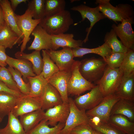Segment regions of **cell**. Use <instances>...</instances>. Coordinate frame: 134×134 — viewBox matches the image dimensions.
I'll return each instance as SVG.
<instances>
[{"mask_svg": "<svg viewBox=\"0 0 134 134\" xmlns=\"http://www.w3.org/2000/svg\"><path fill=\"white\" fill-rule=\"evenodd\" d=\"M22 41L5 22L0 28V45L5 49H11L17 44L22 43Z\"/></svg>", "mask_w": 134, "mask_h": 134, "instance_id": "24", "label": "cell"}, {"mask_svg": "<svg viewBox=\"0 0 134 134\" xmlns=\"http://www.w3.org/2000/svg\"><path fill=\"white\" fill-rule=\"evenodd\" d=\"M71 75V71H59L48 80V82L60 93L63 103H68V85Z\"/></svg>", "mask_w": 134, "mask_h": 134, "instance_id": "15", "label": "cell"}, {"mask_svg": "<svg viewBox=\"0 0 134 134\" xmlns=\"http://www.w3.org/2000/svg\"><path fill=\"white\" fill-rule=\"evenodd\" d=\"M70 111L65 125L60 131V134H70L75 127L83 124H89V117L86 111L79 109L75 104L71 98H68Z\"/></svg>", "mask_w": 134, "mask_h": 134, "instance_id": "7", "label": "cell"}, {"mask_svg": "<svg viewBox=\"0 0 134 134\" xmlns=\"http://www.w3.org/2000/svg\"><path fill=\"white\" fill-rule=\"evenodd\" d=\"M27 79L30 85L29 95L40 99L48 80L45 78L41 74L34 76L28 77Z\"/></svg>", "mask_w": 134, "mask_h": 134, "instance_id": "27", "label": "cell"}, {"mask_svg": "<svg viewBox=\"0 0 134 134\" xmlns=\"http://www.w3.org/2000/svg\"><path fill=\"white\" fill-rule=\"evenodd\" d=\"M108 123L124 134H134V122L124 116L119 114L111 115Z\"/></svg>", "mask_w": 134, "mask_h": 134, "instance_id": "25", "label": "cell"}, {"mask_svg": "<svg viewBox=\"0 0 134 134\" xmlns=\"http://www.w3.org/2000/svg\"><path fill=\"white\" fill-rule=\"evenodd\" d=\"M1 67L0 66V68H1Z\"/></svg>", "mask_w": 134, "mask_h": 134, "instance_id": "49", "label": "cell"}, {"mask_svg": "<svg viewBox=\"0 0 134 134\" xmlns=\"http://www.w3.org/2000/svg\"><path fill=\"white\" fill-rule=\"evenodd\" d=\"M72 49L74 57H82L86 54L93 53L100 55L104 59L110 55L112 52L111 49L105 42L101 45L96 48H89L78 47Z\"/></svg>", "mask_w": 134, "mask_h": 134, "instance_id": "28", "label": "cell"}, {"mask_svg": "<svg viewBox=\"0 0 134 134\" xmlns=\"http://www.w3.org/2000/svg\"><path fill=\"white\" fill-rule=\"evenodd\" d=\"M73 23L70 12L65 10L54 15L44 17L38 25L52 35L64 33Z\"/></svg>", "mask_w": 134, "mask_h": 134, "instance_id": "1", "label": "cell"}, {"mask_svg": "<svg viewBox=\"0 0 134 134\" xmlns=\"http://www.w3.org/2000/svg\"><path fill=\"white\" fill-rule=\"evenodd\" d=\"M114 94L120 99L134 101V73L123 75Z\"/></svg>", "mask_w": 134, "mask_h": 134, "instance_id": "19", "label": "cell"}, {"mask_svg": "<svg viewBox=\"0 0 134 134\" xmlns=\"http://www.w3.org/2000/svg\"><path fill=\"white\" fill-rule=\"evenodd\" d=\"M89 125L94 130L103 134H124L108 123H104L101 122L96 125Z\"/></svg>", "mask_w": 134, "mask_h": 134, "instance_id": "40", "label": "cell"}, {"mask_svg": "<svg viewBox=\"0 0 134 134\" xmlns=\"http://www.w3.org/2000/svg\"><path fill=\"white\" fill-rule=\"evenodd\" d=\"M42 55L43 66L41 74L45 78L48 80L54 74L59 71V70L46 50H42Z\"/></svg>", "mask_w": 134, "mask_h": 134, "instance_id": "33", "label": "cell"}, {"mask_svg": "<svg viewBox=\"0 0 134 134\" xmlns=\"http://www.w3.org/2000/svg\"><path fill=\"white\" fill-rule=\"evenodd\" d=\"M134 23V17L123 20L117 25L111 26L117 36L128 50H134V32L132 27Z\"/></svg>", "mask_w": 134, "mask_h": 134, "instance_id": "11", "label": "cell"}, {"mask_svg": "<svg viewBox=\"0 0 134 134\" xmlns=\"http://www.w3.org/2000/svg\"><path fill=\"white\" fill-rule=\"evenodd\" d=\"M6 63L9 67L19 71L21 74L24 81L26 80L28 77L36 75L33 71L31 64L27 60L15 59L8 55Z\"/></svg>", "mask_w": 134, "mask_h": 134, "instance_id": "22", "label": "cell"}, {"mask_svg": "<svg viewBox=\"0 0 134 134\" xmlns=\"http://www.w3.org/2000/svg\"><path fill=\"white\" fill-rule=\"evenodd\" d=\"M40 99L41 109L44 111L63 103L60 93L48 82L45 87Z\"/></svg>", "mask_w": 134, "mask_h": 134, "instance_id": "17", "label": "cell"}, {"mask_svg": "<svg viewBox=\"0 0 134 134\" xmlns=\"http://www.w3.org/2000/svg\"><path fill=\"white\" fill-rule=\"evenodd\" d=\"M119 68L124 75H128L134 73V50L129 49L125 53Z\"/></svg>", "mask_w": 134, "mask_h": 134, "instance_id": "36", "label": "cell"}, {"mask_svg": "<svg viewBox=\"0 0 134 134\" xmlns=\"http://www.w3.org/2000/svg\"><path fill=\"white\" fill-rule=\"evenodd\" d=\"M119 114L125 116L134 122V101L120 99L114 104L110 116Z\"/></svg>", "mask_w": 134, "mask_h": 134, "instance_id": "23", "label": "cell"}, {"mask_svg": "<svg viewBox=\"0 0 134 134\" xmlns=\"http://www.w3.org/2000/svg\"><path fill=\"white\" fill-rule=\"evenodd\" d=\"M0 81L10 89L20 92L11 74L5 67H1L0 69Z\"/></svg>", "mask_w": 134, "mask_h": 134, "instance_id": "38", "label": "cell"}, {"mask_svg": "<svg viewBox=\"0 0 134 134\" xmlns=\"http://www.w3.org/2000/svg\"><path fill=\"white\" fill-rule=\"evenodd\" d=\"M59 50H46L52 61L56 63L59 71H70L75 61L72 48L64 47Z\"/></svg>", "mask_w": 134, "mask_h": 134, "instance_id": "9", "label": "cell"}, {"mask_svg": "<svg viewBox=\"0 0 134 134\" xmlns=\"http://www.w3.org/2000/svg\"><path fill=\"white\" fill-rule=\"evenodd\" d=\"M104 41L111 49L112 52L125 53L128 50L121 42L118 39L116 34L112 29L106 33Z\"/></svg>", "mask_w": 134, "mask_h": 134, "instance_id": "32", "label": "cell"}, {"mask_svg": "<svg viewBox=\"0 0 134 134\" xmlns=\"http://www.w3.org/2000/svg\"><path fill=\"white\" fill-rule=\"evenodd\" d=\"M94 130L89 124L78 125L73 129L70 134H93Z\"/></svg>", "mask_w": 134, "mask_h": 134, "instance_id": "41", "label": "cell"}, {"mask_svg": "<svg viewBox=\"0 0 134 134\" xmlns=\"http://www.w3.org/2000/svg\"><path fill=\"white\" fill-rule=\"evenodd\" d=\"M68 103H63L46 110L45 112V119L48 125L54 127L59 123H65L69 113Z\"/></svg>", "mask_w": 134, "mask_h": 134, "instance_id": "16", "label": "cell"}, {"mask_svg": "<svg viewBox=\"0 0 134 134\" xmlns=\"http://www.w3.org/2000/svg\"><path fill=\"white\" fill-rule=\"evenodd\" d=\"M104 97L99 86L96 85L89 92L82 95L77 96L73 100L79 109L86 111L97 106Z\"/></svg>", "mask_w": 134, "mask_h": 134, "instance_id": "13", "label": "cell"}, {"mask_svg": "<svg viewBox=\"0 0 134 134\" xmlns=\"http://www.w3.org/2000/svg\"><path fill=\"white\" fill-rule=\"evenodd\" d=\"M123 75L119 68L107 67L102 77L96 83L104 97L114 94Z\"/></svg>", "mask_w": 134, "mask_h": 134, "instance_id": "4", "label": "cell"}, {"mask_svg": "<svg viewBox=\"0 0 134 134\" xmlns=\"http://www.w3.org/2000/svg\"><path fill=\"white\" fill-rule=\"evenodd\" d=\"M5 49L0 45V66L5 67L7 65L6 63L7 55L5 53Z\"/></svg>", "mask_w": 134, "mask_h": 134, "instance_id": "43", "label": "cell"}, {"mask_svg": "<svg viewBox=\"0 0 134 134\" xmlns=\"http://www.w3.org/2000/svg\"><path fill=\"white\" fill-rule=\"evenodd\" d=\"M7 68L11 74L20 92L23 94L29 95L30 92L29 82H25L21 73L16 69L9 66Z\"/></svg>", "mask_w": 134, "mask_h": 134, "instance_id": "37", "label": "cell"}, {"mask_svg": "<svg viewBox=\"0 0 134 134\" xmlns=\"http://www.w3.org/2000/svg\"><path fill=\"white\" fill-rule=\"evenodd\" d=\"M0 6L2 10L5 22L22 40L24 38L23 34L18 27L15 14L11 8L10 2L8 0H1Z\"/></svg>", "mask_w": 134, "mask_h": 134, "instance_id": "20", "label": "cell"}, {"mask_svg": "<svg viewBox=\"0 0 134 134\" xmlns=\"http://www.w3.org/2000/svg\"><path fill=\"white\" fill-rule=\"evenodd\" d=\"M93 134H103L98 131H95L94 130Z\"/></svg>", "mask_w": 134, "mask_h": 134, "instance_id": "46", "label": "cell"}, {"mask_svg": "<svg viewBox=\"0 0 134 134\" xmlns=\"http://www.w3.org/2000/svg\"><path fill=\"white\" fill-rule=\"evenodd\" d=\"M47 121L44 119L36 126L27 133V134H57L65 126V123H59L53 127L50 128L47 124Z\"/></svg>", "mask_w": 134, "mask_h": 134, "instance_id": "30", "label": "cell"}, {"mask_svg": "<svg viewBox=\"0 0 134 134\" xmlns=\"http://www.w3.org/2000/svg\"><path fill=\"white\" fill-rule=\"evenodd\" d=\"M66 5L64 0H45V17L53 16L64 10Z\"/></svg>", "mask_w": 134, "mask_h": 134, "instance_id": "34", "label": "cell"}, {"mask_svg": "<svg viewBox=\"0 0 134 134\" xmlns=\"http://www.w3.org/2000/svg\"><path fill=\"white\" fill-rule=\"evenodd\" d=\"M31 35L34 37V39L28 48L29 50H52L51 35L39 25H38L35 27Z\"/></svg>", "mask_w": 134, "mask_h": 134, "instance_id": "14", "label": "cell"}, {"mask_svg": "<svg viewBox=\"0 0 134 134\" xmlns=\"http://www.w3.org/2000/svg\"><path fill=\"white\" fill-rule=\"evenodd\" d=\"M125 53L112 52L109 56L103 59L108 67L112 68H119L120 67Z\"/></svg>", "mask_w": 134, "mask_h": 134, "instance_id": "39", "label": "cell"}, {"mask_svg": "<svg viewBox=\"0 0 134 134\" xmlns=\"http://www.w3.org/2000/svg\"><path fill=\"white\" fill-rule=\"evenodd\" d=\"M1 0H0V3H1Z\"/></svg>", "mask_w": 134, "mask_h": 134, "instance_id": "48", "label": "cell"}, {"mask_svg": "<svg viewBox=\"0 0 134 134\" xmlns=\"http://www.w3.org/2000/svg\"><path fill=\"white\" fill-rule=\"evenodd\" d=\"M0 91L8 93L18 97H20L22 94L20 92L10 89L3 82L0 81Z\"/></svg>", "mask_w": 134, "mask_h": 134, "instance_id": "42", "label": "cell"}, {"mask_svg": "<svg viewBox=\"0 0 134 134\" xmlns=\"http://www.w3.org/2000/svg\"><path fill=\"white\" fill-rule=\"evenodd\" d=\"M45 0L28 1V8L31 12L34 19L41 20L45 17Z\"/></svg>", "mask_w": 134, "mask_h": 134, "instance_id": "35", "label": "cell"}, {"mask_svg": "<svg viewBox=\"0 0 134 134\" xmlns=\"http://www.w3.org/2000/svg\"><path fill=\"white\" fill-rule=\"evenodd\" d=\"M2 121V120L0 118V123Z\"/></svg>", "mask_w": 134, "mask_h": 134, "instance_id": "47", "label": "cell"}, {"mask_svg": "<svg viewBox=\"0 0 134 134\" xmlns=\"http://www.w3.org/2000/svg\"><path fill=\"white\" fill-rule=\"evenodd\" d=\"M5 23L2 10L0 6V28Z\"/></svg>", "mask_w": 134, "mask_h": 134, "instance_id": "45", "label": "cell"}, {"mask_svg": "<svg viewBox=\"0 0 134 134\" xmlns=\"http://www.w3.org/2000/svg\"><path fill=\"white\" fill-rule=\"evenodd\" d=\"M15 17L18 27L24 35L20 47V51L23 52L31 39L30 36L32 32L39 24L40 20L33 19L32 14L28 8L23 14L20 15L15 14Z\"/></svg>", "mask_w": 134, "mask_h": 134, "instance_id": "6", "label": "cell"}, {"mask_svg": "<svg viewBox=\"0 0 134 134\" xmlns=\"http://www.w3.org/2000/svg\"><path fill=\"white\" fill-rule=\"evenodd\" d=\"M40 51L35 50L30 54H26L20 51L15 54L17 59L26 60L31 63L33 71L36 75L40 74L42 72L43 66Z\"/></svg>", "mask_w": 134, "mask_h": 134, "instance_id": "26", "label": "cell"}, {"mask_svg": "<svg viewBox=\"0 0 134 134\" xmlns=\"http://www.w3.org/2000/svg\"><path fill=\"white\" fill-rule=\"evenodd\" d=\"M18 97L6 92H0V118L2 120L11 112Z\"/></svg>", "mask_w": 134, "mask_h": 134, "instance_id": "29", "label": "cell"}, {"mask_svg": "<svg viewBox=\"0 0 134 134\" xmlns=\"http://www.w3.org/2000/svg\"><path fill=\"white\" fill-rule=\"evenodd\" d=\"M100 11L109 19L117 23L123 20L134 17V12L132 6L128 4H120L114 6L109 0H97Z\"/></svg>", "mask_w": 134, "mask_h": 134, "instance_id": "2", "label": "cell"}, {"mask_svg": "<svg viewBox=\"0 0 134 134\" xmlns=\"http://www.w3.org/2000/svg\"><path fill=\"white\" fill-rule=\"evenodd\" d=\"M44 114L40 109L20 116L19 120L25 132L28 133L44 119Z\"/></svg>", "mask_w": 134, "mask_h": 134, "instance_id": "21", "label": "cell"}, {"mask_svg": "<svg viewBox=\"0 0 134 134\" xmlns=\"http://www.w3.org/2000/svg\"></svg>", "mask_w": 134, "mask_h": 134, "instance_id": "50", "label": "cell"}, {"mask_svg": "<svg viewBox=\"0 0 134 134\" xmlns=\"http://www.w3.org/2000/svg\"><path fill=\"white\" fill-rule=\"evenodd\" d=\"M70 9L78 11L81 14L82 19L79 23L84 21L86 19H87L90 22V26L86 29L87 34L85 38L83 40L84 43L88 40L89 35L95 25L100 20L106 18L102 13L100 12L98 6L93 8L81 4L73 6Z\"/></svg>", "mask_w": 134, "mask_h": 134, "instance_id": "10", "label": "cell"}, {"mask_svg": "<svg viewBox=\"0 0 134 134\" xmlns=\"http://www.w3.org/2000/svg\"><path fill=\"white\" fill-rule=\"evenodd\" d=\"M107 67L102 58L92 57L80 61L79 70L86 80L96 85L102 76Z\"/></svg>", "mask_w": 134, "mask_h": 134, "instance_id": "3", "label": "cell"}, {"mask_svg": "<svg viewBox=\"0 0 134 134\" xmlns=\"http://www.w3.org/2000/svg\"><path fill=\"white\" fill-rule=\"evenodd\" d=\"M41 107L40 99L22 94L18 97L11 112L18 117L24 114L41 109Z\"/></svg>", "mask_w": 134, "mask_h": 134, "instance_id": "12", "label": "cell"}, {"mask_svg": "<svg viewBox=\"0 0 134 134\" xmlns=\"http://www.w3.org/2000/svg\"><path fill=\"white\" fill-rule=\"evenodd\" d=\"M11 3H10L11 6L13 10L15 11L16 8L18 5L22 3H26L28 0H10Z\"/></svg>", "mask_w": 134, "mask_h": 134, "instance_id": "44", "label": "cell"}, {"mask_svg": "<svg viewBox=\"0 0 134 134\" xmlns=\"http://www.w3.org/2000/svg\"><path fill=\"white\" fill-rule=\"evenodd\" d=\"M72 34L62 33L51 35L52 50H56L60 47H69L71 48L83 46V42L74 38Z\"/></svg>", "mask_w": 134, "mask_h": 134, "instance_id": "18", "label": "cell"}, {"mask_svg": "<svg viewBox=\"0 0 134 134\" xmlns=\"http://www.w3.org/2000/svg\"><path fill=\"white\" fill-rule=\"evenodd\" d=\"M6 126L0 129V134H27L18 117L11 112L8 115Z\"/></svg>", "mask_w": 134, "mask_h": 134, "instance_id": "31", "label": "cell"}, {"mask_svg": "<svg viewBox=\"0 0 134 134\" xmlns=\"http://www.w3.org/2000/svg\"><path fill=\"white\" fill-rule=\"evenodd\" d=\"M120 99L115 94L104 96L97 106L86 111V114L88 117H98L102 122L108 123L112 107Z\"/></svg>", "mask_w": 134, "mask_h": 134, "instance_id": "8", "label": "cell"}, {"mask_svg": "<svg viewBox=\"0 0 134 134\" xmlns=\"http://www.w3.org/2000/svg\"><path fill=\"white\" fill-rule=\"evenodd\" d=\"M80 61H75L71 70V75L68 85V95L78 96L90 90L96 85L86 80L79 70Z\"/></svg>", "mask_w": 134, "mask_h": 134, "instance_id": "5", "label": "cell"}]
</instances>
